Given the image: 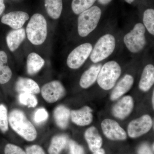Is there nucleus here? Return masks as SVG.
<instances>
[{"label": "nucleus", "mask_w": 154, "mask_h": 154, "mask_svg": "<svg viewBox=\"0 0 154 154\" xmlns=\"http://www.w3.org/2000/svg\"><path fill=\"white\" fill-rule=\"evenodd\" d=\"M44 60L36 53H31L28 55L27 60V70L28 74L33 75L38 72L44 66Z\"/></svg>", "instance_id": "obj_21"}, {"label": "nucleus", "mask_w": 154, "mask_h": 154, "mask_svg": "<svg viewBox=\"0 0 154 154\" xmlns=\"http://www.w3.org/2000/svg\"><path fill=\"white\" fill-rule=\"evenodd\" d=\"M48 118V113L44 108L37 109L33 114V119L36 124H41L46 121Z\"/></svg>", "instance_id": "obj_29"}, {"label": "nucleus", "mask_w": 154, "mask_h": 154, "mask_svg": "<svg viewBox=\"0 0 154 154\" xmlns=\"http://www.w3.org/2000/svg\"><path fill=\"white\" fill-rule=\"evenodd\" d=\"M8 110L5 105H0V130L5 133L8 130Z\"/></svg>", "instance_id": "obj_27"}, {"label": "nucleus", "mask_w": 154, "mask_h": 154, "mask_svg": "<svg viewBox=\"0 0 154 154\" xmlns=\"http://www.w3.org/2000/svg\"><path fill=\"white\" fill-rule=\"evenodd\" d=\"M154 83V66L152 64H148L144 68L142 73L139 88L143 92L149 91Z\"/></svg>", "instance_id": "obj_18"}, {"label": "nucleus", "mask_w": 154, "mask_h": 154, "mask_svg": "<svg viewBox=\"0 0 154 154\" xmlns=\"http://www.w3.org/2000/svg\"><path fill=\"white\" fill-rule=\"evenodd\" d=\"M116 39L113 35L106 34L99 38L91 53V60L96 63L110 56L114 51Z\"/></svg>", "instance_id": "obj_5"}, {"label": "nucleus", "mask_w": 154, "mask_h": 154, "mask_svg": "<svg viewBox=\"0 0 154 154\" xmlns=\"http://www.w3.org/2000/svg\"><path fill=\"white\" fill-rule=\"evenodd\" d=\"M112 0H98L99 4L101 5H105L110 3Z\"/></svg>", "instance_id": "obj_36"}, {"label": "nucleus", "mask_w": 154, "mask_h": 154, "mask_svg": "<svg viewBox=\"0 0 154 154\" xmlns=\"http://www.w3.org/2000/svg\"><path fill=\"white\" fill-rule=\"evenodd\" d=\"M5 9V5L4 3V0H0V16H1Z\"/></svg>", "instance_id": "obj_35"}, {"label": "nucleus", "mask_w": 154, "mask_h": 154, "mask_svg": "<svg viewBox=\"0 0 154 154\" xmlns=\"http://www.w3.org/2000/svg\"><path fill=\"white\" fill-rule=\"evenodd\" d=\"M93 110L88 106H85L79 110H72L70 113L71 118L73 123L84 126L91 124L94 119Z\"/></svg>", "instance_id": "obj_13"}, {"label": "nucleus", "mask_w": 154, "mask_h": 154, "mask_svg": "<svg viewBox=\"0 0 154 154\" xmlns=\"http://www.w3.org/2000/svg\"><path fill=\"white\" fill-rule=\"evenodd\" d=\"M26 32L24 28L11 30L6 37V41L11 51H15L22 44L26 37Z\"/></svg>", "instance_id": "obj_16"}, {"label": "nucleus", "mask_w": 154, "mask_h": 154, "mask_svg": "<svg viewBox=\"0 0 154 154\" xmlns=\"http://www.w3.org/2000/svg\"><path fill=\"white\" fill-rule=\"evenodd\" d=\"M138 154H153L149 146L147 144H143L138 150Z\"/></svg>", "instance_id": "obj_33"}, {"label": "nucleus", "mask_w": 154, "mask_h": 154, "mask_svg": "<svg viewBox=\"0 0 154 154\" xmlns=\"http://www.w3.org/2000/svg\"><path fill=\"white\" fill-rule=\"evenodd\" d=\"M134 107L133 99L130 96H126L116 103L112 108V113L114 117L124 119L130 114Z\"/></svg>", "instance_id": "obj_11"}, {"label": "nucleus", "mask_w": 154, "mask_h": 154, "mask_svg": "<svg viewBox=\"0 0 154 154\" xmlns=\"http://www.w3.org/2000/svg\"><path fill=\"white\" fill-rule=\"evenodd\" d=\"M122 73L121 66L115 61H110L101 67L97 78V83L103 90L112 89Z\"/></svg>", "instance_id": "obj_4"}, {"label": "nucleus", "mask_w": 154, "mask_h": 154, "mask_svg": "<svg viewBox=\"0 0 154 154\" xmlns=\"http://www.w3.org/2000/svg\"><path fill=\"white\" fill-rule=\"evenodd\" d=\"M152 125L151 117L148 114H145L130 122L128 126V134L132 138L140 137L148 132Z\"/></svg>", "instance_id": "obj_8"}, {"label": "nucleus", "mask_w": 154, "mask_h": 154, "mask_svg": "<svg viewBox=\"0 0 154 154\" xmlns=\"http://www.w3.org/2000/svg\"><path fill=\"white\" fill-rule=\"evenodd\" d=\"M26 154H45L43 149L40 146L34 145L30 146L26 149Z\"/></svg>", "instance_id": "obj_32"}, {"label": "nucleus", "mask_w": 154, "mask_h": 154, "mask_svg": "<svg viewBox=\"0 0 154 154\" xmlns=\"http://www.w3.org/2000/svg\"><path fill=\"white\" fill-rule=\"evenodd\" d=\"M16 89L20 93L35 94L40 92V88L37 83L31 79L26 78H19L16 83Z\"/></svg>", "instance_id": "obj_19"}, {"label": "nucleus", "mask_w": 154, "mask_h": 154, "mask_svg": "<svg viewBox=\"0 0 154 154\" xmlns=\"http://www.w3.org/2000/svg\"><path fill=\"white\" fill-rule=\"evenodd\" d=\"M97 0H72V9L76 15H79L82 12L93 6Z\"/></svg>", "instance_id": "obj_24"}, {"label": "nucleus", "mask_w": 154, "mask_h": 154, "mask_svg": "<svg viewBox=\"0 0 154 154\" xmlns=\"http://www.w3.org/2000/svg\"><path fill=\"white\" fill-rule=\"evenodd\" d=\"M101 67L100 64L95 65L84 72L80 79V86L83 89H87L94 85L97 81Z\"/></svg>", "instance_id": "obj_15"}, {"label": "nucleus", "mask_w": 154, "mask_h": 154, "mask_svg": "<svg viewBox=\"0 0 154 154\" xmlns=\"http://www.w3.org/2000/svg\"><path fill=\"white\" fill-rule=\"evenodd\" d=\"M9 124L17 134L28 141H33L37 137L36 128L22 110L11 111L8 117Z\"/></svg>", "instance_id": "obj_1"}, {"label": "nucleus", "mask_w": 154, "mask_h": 154, "mask_svg": "<svg viewBox=\"0 0 154 154\" xmlns=\"http://www.w3.org/2000/svg\"><path fill=\"white\" fill-rule=\"evenodd\" d=\"M134 82V79L131 75H125L115 86L111 95L112 101L117 100L127 93L132 88Z\"/></svg>", "instance_id": "obj_14"}, {"label": "nucleus", "mask_w": 154, "mask_h": 154, "mask_svg": "<svg viewBox=\"0 0 154 154\" xmlns=\"http://www.w3.org/2000/svg\"><path fill=\"white\" fill-rule=\"evenodd\" d=\"M93 154H105V151L104 149L100 148L94 152Z\"/></svg>", "instance_id": "obj_37"}, {"label": "nucleus", "mask_w": 154, "mask_h": 154, "mask_svg": "<svg viewBox=\"0 0 154 154\" xmlns=\"http://www.w3.org/2000/svg\"><path fill=\"white\" fill-rule=\"evenodd\" d=\"M69 154H85L84 149L82 146L74 140L69 142Z\"/></svg>", "instance_id": "obj_31"}, {"label": "nucleus", "mask_w": 154, "mask_h": 154, "mask_svg": "<svg viewBox=\"0 0 154 154\" xmlns=\"http://www.w3.org/2000/svg\"><path fill=\"white\" fill-rule=\"evenodd\" d=\"M8 61L7 54L3 51H0V66L5 65Z\"/></svg>", "instance_id": "obj_34"}, {"label": "nucleus", "mask_w": 154, "mask_h": 154, "mask_svg": "<svg viewBox=\"0 0 154 154\" xmlns=\"http://www.w3.org/2000/svg\"><path fill=\"white\" fill-rule=\"evenodd\" d=\"M5 154H26V152L21 147L9 143L6 145L5 148Z\"/></svg>", "instance_id": "obj_30"}, {"label": "nucleus", "mask_w": 154, "mask_h": 154, "mask_svg": "<svg viewBox=\"0 0 154 154\" xmlns=\"http://www.w3.org/2000/svg\"><path fill=\"white\" fill-rule=\"evenodd\" d=\"M12 76L11 69L8 66H0V84H5L11 80Z\"/></svg>", "instance_id": "obj_28"}, {"label": "nucleus", "mask_w": 154, "mask_h": 154, "mask_svg": "<svg viewBox=\"0 0 154 154\" xmlns=\"http://www.w3.org/2000/svg\"><path fill=\"white\" fill-rule=\"evenodd\" d=\"M101 127L105 137L112 140H123L127 138L125 131L113 119H106L101 123Z\"/></svg>", "instance_id": "obj_10"}, {"label": "nucleus", "mask_w": 154, "mask_h": 154, "mask_svg": "<svg viewBox=\"0 0 154 154\" xmlns=\"http://www.w3.org/2000/svg\"><path fill=\"white\" fill-rule=\"evenodd\" d=\"M93 48L92 45L88 42L77 46L68 57L66 61L68 66L73 69L79 68L91 55Z\"/></svg>", "instance_id": "obj_7"}, {"label": "nucleus", "mask_w": 154, "mask_h": 154, "mask_svg": "<svg viewBox=\"0 0 154 154\" xmlns=\"http://www.w3.org/2000/svg\"><path fill=\"white\" fill-rule=\"evenodd\" d=\"M127 3L129 4H131L133 2H134L135 0H125Z\"/></svg>", "instance_id": "obj_39"}, {"label": "nucleus", "mask_w": 154, "mask_h": 154, "mask_svg": "<svg viewBox=\"0 0 154 154\" xmlns=\"http://www.w3.org/2000/svg\"><path fill=\"white\" fill-rule=\"evenodd\" d=\"M71 112L69 109L64 105L58 106L54 112L56 123L62 129H65L69 124Z\"/></svg>", "instance_id": "obj_20"}, {"label": "nucleus", "mask_w": 154, "mask_h": 154, "mask_svg": "<svg viewBox=\"0 0 154 154\" xmlns=\"http://www.w3.org/2000/svg\"><path fill=\"white\" fill-rule=\"evenodd\" d=\"M65 93L64 87L58 81H53L45 84L41 90L42 96L49 103L56 102L62 98Z\"/></svg>", "instance_id": "obj_9"}, {"label": "nucleus", "mask_w": 154, "mask_h": 154, "mask_svg": "<svg viewBox=\"0 0 154 154\" xmlns=\"http://www.w3.org/2000/svg\"><path fill=\"white\" fill-rule=\"evenodd\" d=\"M19 102L28 107H34L38 104L36 96L33 94L28 93H20L19 96Z\"/></svg>", "instance_id": "obj_26"}, {"label": "nucleus", "mask_w": 154, "mask_h": 154, "mask_svg": "<svg viewBox=\"0 0 154 154\" xmlns=\"http://www.w3.org/2000/svg\"><path fill=\"white\" fill-rule=\"evenodd\" d=\"M143 25L149 33L154 35V10L148 8L145 11L143 14Z\"/></svg>", "instance_id": "obj_25"}, {"label": "nucleus", "mask_w": 154, "mask_h": 154, "mask_svg": "<svg viewBox=\"0 0 154 154\" xmlns=\"http://www.w3.org/2000/svg\"><path fill=\"white\" fill-rule=\"evenodd\" d=\"M68 138L65 135H58L53 138L48 149L49 154H60L65 148Z\"/></svg>", "instance_id": "obj_23"}, {"label": "nucleus", "mask_w": 154, "mask_h": 154, "mask_svg": "<svg viewBox=\"0 0 154 154\" xmlns=\"http://www.w3.org/2000/svg\"><path fill=\"white\" fill-rule=\"evenodd\" d=\"M85 137L89 148L93 152L101 148L102 145V138L95 127L92 126L86 130Z\"/></svg>", "instance_id": "obj_17"}, {"label": "nucleus", "mask_w": 154, "mask_h": 154, "mask_svg": "<svg viewBox=\"0 0 154 154\" xmlns=\"http://www.w3.org/2000/svg\"><path fill=\"white\" fill-rule=\"evenodd\" d=\"M145 32L143 24L138 23L124 36L125 44L131 52L137 53L143 49L146 44Z\"/></svg>", "instance_id": "obj_6"}, {"label": "nucleus", "mask_w": 154, "mask_h": 154, "mask_svg": "<svg viewBox=\"0 0 154 154\" xmlns=\"http://www.w3.org/2000/svg\"><path fill=\"white\" fill-rule=\"evenodd\" d=\"M28 19L29 15L26 12L13 11L3 16L1 22L16 30L22 28Z\"/></svg>", "instance_id": "obj_12"}, {"label": "nucleus", "mask_w": 154, "mask_h": 154, "mask_svg": "<svg viewBox=\"0 0 154 154\" xmlns=\"http://www.w3.org/2000/svg\"><path fill=\"white\" fill-rule=\"evenodd\" d=\"M45 6L48 14L53 19L60 17L63 10V0H45Z\"/></svg>", "instance_id": "obj_22"}, {"label": "nucleus", "mask_w": 154, "mask_h": 154, "mask_svg": "<svg viewBox=\"0 0 154 154\" xmlns=\"http://www.w3.org/2000/svg\"><path fill=\"white\" fill-rule=\"evenodd\" d=\"M28 40L34 45H40L47 36L46 19L41 14H36L31 17L26 29Z\"/></svg>", "instance_id": "obj_2"}, {"label": "nucleus", "mask_w": 154, "mask_h": 154, "mask_svg": "<svg viewBox=\"0 0 154 154\" xmlns=\"http://www.w3.org/2000/svg\"><path fill=\"white\" fill-rule=\"evenodd\" d=\"M154 92H153L152 96V107L153 109L154 108Z\"/></svg>", "instance_id": "obj_38"}, {"label": "nucleus", "mask_w": 154, "mask_h": 154, "mask_svg": "<svg viewBox=\"0 0 154 154\" xmlns=\"http://www.w3.org/2000/svg\"><path fill=\"white\" fill-rule=\"evenodd\" d=\"M102 16V11L94 6L82 12L78 19V31L82 37H86L97 27Z\"/></svg>", "instance_id": "obj_3"}]
</instances>
